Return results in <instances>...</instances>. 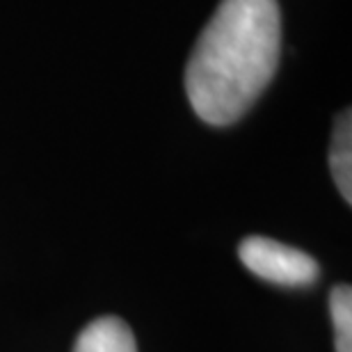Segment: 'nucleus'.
Returning <instances> with one entry per match:
<instances>
[{"label":"nucleus","mask_w":352,"mask_h":352,"mask_svg":"<svg viewBox=\"0 0 352 352\" xmlns=\"http://www.w3.org/2000/svg\"><path fill=\"white\" fill-rule=\"evenodd\" d=\"M281 53L277 0H222L186 67V94L210 126L238 122L270 85Z\"/></svg>","instance_id":"f257e3e1"},{"label":"nucleus","mask_w":352,"mask_h":352,"mask_svg":"<svg viewBox=\"0 0 352 352\" xmlns=\"http://www.w3.org/2000/svg\"><path fill=\"white\" fill-rule=\"evenodd\" d=\"M238 256L250 272L279 286H309L320 274L316 258L307 252L263 236L245 238Z\"/></svg>","instance_id":"f03ea898"},{"label":"nucleus","mask_w":352,"mask_h":352,"mask_svg":"<svg viewBox=\"0 0 352 352\" xmlns=\"http://www.w3.org/2000/svg\"><path fill=\"white\" fill-rule=\"evenodd\" d=\"M74 352H138V343L122 318L101 316L78 334Z\"/></svg>","instance_id":"7ed1b4c3"},{"label":"nucleus","mask_w":352,"mask_h":352,"mask_svg":"<svg viewBox=\"0 0 352 352\" xmlns=\"http://www.w3.org/2000/svg\"><path fill=\"white\" fill-rule=\"evenodd\" d=\"M329 167L341 197L352 204V117L350 110L341 112L334 126L332 146H329Z\"/></svg>","instance_id":"20e7f679"},{"label":"nucleus","mask_w":352,"mask_h":352,"mask_svg":"<svg viewBox=\"0 0 352 352\" xmlns=\"http://www.w3.org/2000/svg\"><path fill=\"white\" fill-rule=\"evenodd\" d=\"M336 352H352V291L348 284L336 286L329 295Z\"/></svg>","instance_id":"39448f33"}]
</instances>
